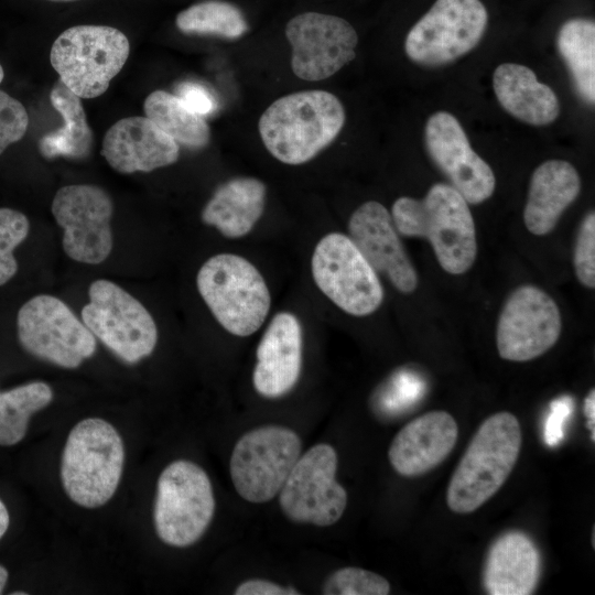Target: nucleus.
Wrapping results in <instances>:
<instances>
[{"label":"nucleus","instance_id":"nucleus-2","mask_svg":"<svg viewBox=\"0 0 595 595\" xmlns=\"http://www.w3.org/2000/svg\"><path fill=\"white\" fill-rule=\"evenodd\" d=\"M345 110L326 90H303L273 101L261 115L259 133L267 150L290 165L309 162L342 131Z\"/></svg>","mask_w":595,"mask_h":595},{"label":"nucleus","instance_id":"nucleus-20","mask_svg":"<svg viewBox=\"0 0 595 595\" xmlns=\"http://www.w3.org/2000/svg\"><path fill=\"white\" fill-rule=\"evenodd\" d=\"M302 327L295 315L277 313L257 347L252 383L260 396L275 399L294 388L302 368Z\"/></svg>","mask_w":595,"mask_h":595},{"label":"nucleus","instance_id":"nucleus-28","mask_svg":"<svg viewBox=\"0 0 595 595\" xmlns=\"http://www.w3.org/2000/svg\"><path fill=\"white\" fill-rule=\"evenodd\" d=\"M558 48L574 87L587 104L595 100V23L588 19L566 21L558 34Z\"/></svg>","mask_w":595,"mask_h":595},{"label":"nucleus","instance_id":"nucleus-3","mask_svg":"<svg viewBox=\"0 0 595 595\" xmlns=\"http://www.w3.org/2000/svg\"><path fill=\"white\" fill-rule=\"evenodd\" d=\"M521 429L510 412L488 416L474 434L450 480L446 501L456 513H470L491 498L513 469Z\"/></svg>","mask_w":595,"mask_h":595},{"label":"nucleus","instance_id":"nucleus-11","mask_svg":"<svg viewBox=\"0 0 595 595\" xmlns=\"http://www.w3.org/2000/svg\"><path fill=\"white\" fill-rule=\"evenodd\" d=\"M337 466V453L327 443L315 444L300 455L279 491V505L288 520L331 527L342 518L348 497L336 480Z\"/></svg>","mask_w":595,"mask_h":595},{"label":"nucleus","instance_id":"nucleus-42","mask_svg":"<svg viewBox=\"0 0 595 595\" xmlns=\"http://www.w3.org/2000/svg\"><path fill=\"white\" fill-rule=\"evenodd\" d=\"M3 78H4V71L0 64V83L3 80Z\"/></svg>","mask_w":595,"mask_h":595},{"label":"nucleus","instance_id":"nucleus-26","mask_svg":"<svg viewBox=\"0 0 595 595\" xmlns=\"http://www.w3.org/2000/svg\"><path fill=\"white\" fill-rule=\"evenodd\" d=\"M54 109L64 125L39 141V150L46 159L57 156L85 159L93 149L94 134L87 122L82 98L71 91L60 79L50 93Z\"/></svg>","mask_w":595,"mask_h":595},{"label":"nucleus","instance_id":"nucleus-29","mask_svg":"<svg viewBox=\"0 0 595 595\" xmlns=\"http://www.w3.org/2000/svg\"><path fill=\"white\" fill-rule=\"evenodd\" d=\"M53 400L52 388L43 381H32L0 392V445L11 446L26 434L33 413Z\"/></svg>","mask_w":595,"mask_h":595},{"label":"nucleus","instance_id":"nucleus-10","mask_svg":"<svg viewBox=\"0 0 595 595\" xmlns=\"http://www.w3.org/2000/svg\"><path fill=\"white\" fill-rule=\"evenodd\" d=\"M17 329L24 350L62 368L79 367L97 348L96 337L84 322L48 294L36 295L20 307Z\"/></svg>","mask_w":595,"mask_h":595},{"label":"nucleus","instance_id":"nucleus-7","mask_svg":"<svg viewBox=\"0 0 595 595\" xmlns=\"http://www.w3.org/2000/svg\"><path fill=\"white\" fill-rule=\"evenodd\" d=\"M215 508L210 479L199 465L176 459L161 472L153 522L162 542L175 548L194 544L208 529Z\"/></svg>","mask_w":595,"mask_h":595},{"label":"nucleus","instance_id":"nucleus-34","mask_svg":"<svg viewBox=\"0 0 595 595\" xmlns=\"http://www.w3.org/2000/svg\"><path fill=\"white\" fill-rule=\"evenodd\" d=\"M573 264L578 281L588 289L595 288V214L583 219L574 247Z\"/></svg>","mask_w":595,"mask_h":595},{"label":"nucleus","instance_id":"nucleus-33","mask_svg":"<svg viewBox=\"0 0 595 595\" xmlns=\"http://www.w3.org/2000/svg\"><path fill=\"white\" fill-rule=\"evenodd\" d=\"M425 391L423 378L414 371L402 369L393 374L380 393L378 407L387 415H396L416 404Z\"/></svg>","mask_w":595,"mask_h":595},{"label":"nucleus","instance_id":"nucleus-25","mask_svg":"<svg viewBox=\"0 0 595 595\" xmlns=\"http://www.w3.org/2000/svg\"><path fill=\"white\" fill-rule=\"evenodd\" d=\"M264 184L255 177L241 176L219 185L202 210V220L225 237L247 235L263 214Z\"/></svg>","mask_w":595,"mask_h":595},{"label":"nucleus","instance_id":"nucleus-8","mask_svg":"<svg viewBox=\"0 0 595 595\" xmlns=\"http://www.w3.org/2000/svg\"><path fill=\"white\" fill-rule=\"evenodd\" d=\"M301 453L302 441L290 428L269 424L248 431L231 452L234 488L248 502H268L279 494Z\"/></svg>","mask_w":595,"mask_h":595},{"label":"nucleus","instance_id":"nucleus-35","mask_svg":"<svg viewBox=\"0 0 595 595\" xmlns=\"http://www.w3.org/2000/svg\"><path fill=\"white\" fill-rule=\"evenodd\" d=\"M29 127L24 106L6 91L0 90V154L12 143L20 141Z\"/></svg>","mask_w":595,"mask_h":595},{"label":"nucleus","instance_id":"nucleus-18","mask_svg":"<svg viewBox=\"0 0 595 595\" xmlns=\"http://www.w3.org/2000/svg\"><path fill=\"white\" fill-rule=\"evenodd\" d=\"M349 238L371 267L401 293H412L418 274L396 229L391 214L380 203L360 205L348 221Z\"/></svg>","mask_w":595,"mask_h":595},{"label":"nucleus","instance_id":"nucleus-24","mask_svg":"<svg viewBox=\"0 0 595 595\" xmlns=\"http://www.w3.org/2000/svg\"><path fill=\"white\" fill-rule=\"evenodd\" d=\"M493 86L501 107L521 121L544 126L559 116L555 93L539 82L533 71L524 65H499L493 75Z\"/></svg>","mask_w":595,"mask_h":595},{"label":"nucleus","instance_id":"nucleus-13","mask_svg":"<svg viewBox=\"0 0 595 595\" xmlns=\"http://www.w3.org/2000/svg\"><path fill=\"white\" fill-rule=\"evenodd\" d=\"M487 19L480 0H436L409 31L404 51L421 65L451 63L478 44Z\"/></svg>","mask_w":595,"mask_h":595},{"label":"nucleus","instance_id":"nucleus-4","mask_svg":"<svg viewBox=\"0 0 595 595\" xmlns=\"http://www.w3.org/2000/svg\"><path fill=\"white\" fill-rule=\"evenodd\" d=\"M125 446L115 426L87 418L71 430L62 454L61 480L69 499L98 508L115 495L121 479Z\"/></svg>","mask_w":595,"mask_h":595},{"label":"nucleus","instance_id":"nucleus-36","mask_svg":"<svg viewBox=\"0 0 595 595\" xmlns=\"http://www.w3.org/2000/svg\"><path fill=\"white\" fill-rule=\"evenodd\" d=\"M574 411L571 396H562L550 403L543 424V440L549 447H556L565 436L567 422Z\"/></svg>","mask_w":595,"mask_h":595},{"label":"nucleus","instance_id":"nucleus-27","mask_svg":"<svg viewBox=\"0 0 595 595\" xmlns=\"http://www.w3.org/2000/svg\"><path fill=\"white\" fill-rule=\"evenodd\" d=\"M143 109L145 117L178 145L199 150L209 143L210 131L204 117L186 107L176 95L154 90L145 98Z\"/></svg>","mask_w":595,"mask_h":595},{"label":"nucleus","instance_id":"nucleus-37","mask_svg":"<svg viewBox=\"0 0 595 595\" xmlns=\"http://www.w3.org/2000/svg\"><path fill=\"white\" fill-rule=\"evenodd\" d=\"M186 107L201 116L216 111L218 104L215 96L204 85L196 82H183L176 86L175 94Z\"/></svg>","mask_w":595,"mask_h":595},{"label":"nucleus","instance_id":"nucleus-15","mask_svg":"<svg viewBox=\"0 0 595 595\" xmlns=\"http://www.w3.org/2000/svg\"><path fill=\"white\" fill-rule=\"evenodd\" d=\"M562 317L554 300L536 285L524 284L507 298L499 314L496 344L509 361L532 360L558 342Z\"/></svg>","mask_w":595,"mask_h":595},{"label":"nucleus","instance_id":"nucleus-38","mask_svg":"<svg viewBox=\"0 0 595 595\" xmlns=\"http://www.w3.org/2000/svg\"><path fill=\"white\" fill-rule=\"evenodd\" d=\"M236 595H299L296 588L278 584L263 578H250L240 583L235 592Z\"/></svg>","mask_w":595,"mask_h":595},{"label":"nucleus","instance_id":"nucleus-43","mask_svg":"<svg viewBox=\"0 0 595 595\" xmlns=\"http://www.w3.org/2000/svg\"><path fill=\"white\" fill-rule=\"evenodd\" d=\"M50 1H55V2H69V1H75V0H50Z\"/></svg>","mask_w":595,"mask_h":595},{"label":"nucleus","instance_id":"nucleus-39","mask_svg":"<svg viewBox=\"0 0 595 595\" xmlns=\"http://www.w3.org/2000/svg\"><path fill=\"white\" fill-rule=\"evenodd\" d=\"M584 413L592 441L595 440V390L592 389L584 399Z\"/></svg>","mask_w":595,"mask_h":595},{"label":"nucleus","instance_id":"nucleus-9","mask_svg":"<svg viewBox=\"0 0 595 595\" xmlns=\"http://www.w3.org/2000/svg\"><path fill=\"white\" fill-rule=\"evenodd\" d=\"M82 320L93 335L118 358L136 364L152 354L158 342L155 322L143 304L108 280L94 281Z\"/></svg>","mask_w":595,"mask_h":595},{"label":"nucleus","instance_id":"nucleus-40","mask_svg":"<svg viewBox=\"0 0 595 595\" xmlns=\"http://www.w3.org/2000/svg\"><path fill=\"white\" fill-rule=\"evenodd\" d=\"M9 523H10V516H9L8 509L4 506V504L0 500V539L7 532L9 528Z\"/></svg>","mask_w":595,"mask_h":595},{"label":"nucleus","instance_id":"nucleus-6","mask_svg":"<svg viewBox=\"0 0 595 595\" xmlns=\"http://www.w3.org/2000/svg\"><path fill=\"white\" fill-rule=\"evenodd\" d=\"M130 53L128 37L106 25H76L54 41L50 61L60 80L79 98L102 95L125 66Z\"/></svg>","mask_w":595,"mask_h":595},{"label":"nucleus","instance_id":"nucleus-32","mask_svg":"<svg viewBox=\"0 0 595 595\" xmlns=\"http://www.w3.org/2000/svg\"><path fill=\"white\" fill-rule=\"evenodd\" d=\"M28 217L12 208H0V286L9 282L18 271L14 249L29 235Z\"/></svg>","mask_w":595,"mask_h":595},{"label":"nucleus","instance_id":"nucleus-16","mask_svg":"<svg viewBox=\"0 0 595 595\" xmlns=\"http://www.w3.org/2000/svg\"><path fill=\"white\" fill-rule=\"evenodd\" d=\"M292 47L291 67L303 80L318 82L337 73L356 56L358 35L344 19L304 12L285 28Z\"/></svg>","mask_w":595,"mask_h":595},{"label":"nucleus","instance_id":"nucleus-14","mask_svg":"<svg viewBox=\"0 0 595 595\" xmlns=\"http://www.w3.org/2000/svg\"><path fill=\"white\" fill-rule=\"evenodd\" d=\"M51 210L64 231L63 249L71 259L98 264L109 257L113 205L105 190L89 184L63 186L56 192Z\"/></svg>","mask_w":595,"mask_h":595},{"label":"nucleus","instance_id":"nucleus-17","mask_svg":"<svg viewBox=\"0 0 595 595\" xmlns=\"http://www.w3.org/2000/svg\"><path fill=\"white\" fill-rule=\"evenodd\" d=\"M428 152L469 204L487 201L496 187L491 167L472 149L458 120L446 111L433 113L424 130Z\"/></svg>","mask_w":595,"mask_h":595},{"label":"nucleus","instance_id":"nucleus-23","mask_svg":"<svg viewBox=\"0 0 595 595\" xmlns=\"http://www.w3.org/2000/svg\"><path fill=\"white\" fill-rule=\"evenodd\" d=\"M581 192L576 169L563 160H548L532 173L523 210L526 228L536 236L550 234Z\"/></svg>","mask_w":595,"mask_h":595},{"label":"nucleus","instance_id":"nucleus-21","mask_svg":"<svg viewBox=\"0 0 595 595\" xmlns=\"http://www.w3.org/2000/svg\"><path fill=\"white\" fill-rule=\"evenodd\" d=\"M457 436V423L448 412H426L396 434L388 451L389 462L401 476L425 474L447 457Z\"/></svg>","mask_w":595,"mask_h":595},{"label":"nucleus","instance_id":"nucleus-31","mask_svg":"<svg viewBox=\"0 0 595 595\" xmlns=\"http://www.w3.org/2000/svg\"><path fill=\"white\" fill-rule=\"evenodd\" d=\"M389 593L390 584L383 576L354 566L334 571L322 586L324 595H387Z\"/></svg>","mask_w":595,"mask_h":595},{"label":"nucleus","instance_id":"nucleus-44","mask_svg":"<svg viewBox=\"0 0 595 595\" xmlns=\"http://www.w3.org/2000/svg\"><path fill=\"white\" fill-rule=\"evenodd\" d=\"M13 594H14V595H17V594H19V595H24V594H26V593H24V592H14Z\"/></svg>","mask_w":595,"mask_h":595},{"label":"nucleus","instance_id":"nucleus-22","mask_svg":"<svg viewBox=\"0 0 595 595\" xmlns=\"http://www.w3.org/2000/svg\"><path fill=\"white\" fill-rule=\"evenodd\" d=\"M541 556L532 539L521 531L498 537L488 550L483 585L490 595H528L536 589Z\"/></svg>","mask_w":595,"mask_h":595},{"label":"nucleus","instance_id":"nucleus-1","mask_svg":"<svg viewBox=\"0 0 595 595\" xmlns=\"http://www.w3.org/2000/svg\"><path fill=\"white\" fill-rule=\"evenodd\" d=\"M391 217L399 235L428 239L447 273L463 274L474 264V218L468 203L452 185L436 183L422 199L399 197L392 205Z\"/></svg>","mask_w":595,"mask_h":595},{"label":"nucleus","instance_id":"nucleus-30","mask_svg":"<svg viewBox=\"0 0 595 595\" xmlns=\"http://www.w3.org/2000/svg\"><path fill=\"white\" fill-rule=\"evenodd\" d=\"M177 29L186 34H213L237 39L247 31L241 11L221 0H206L181 11L175 20Z\"/></svg>","mask_w":595,"mask_h":595},{"label":"nucleus","instance_id":"nucleus-12","mask_svg":"<svg viewBox=\"0 0 595 595\" xmlns=\"http://www.w3.org/2000/svg\"><path fill=\"white\" fill-rule=\"evenodd\" d=\"M312 274L317 288L350 315H369L382 303L383 289L377 271L344 234L331 232L317 242Z\"/></svg>","mask_w":595,"mask_h":595},{"label":"nucleus","instance_id":"nucleus-19","mask_svg":"<svg viewBox=\"0 0 595 595\" xmlns=\"http://www.w3.org/2000/svg\"><path fill=\"white\" fill-rule=\"evenodd\" d=\"M101 153L119 173L151 172L175 163L180 145L149 118L118 120L106 132Z\"/></svg>","mask_w":595,"mask_h":595},{"label":"nucleus","instance_id":"nucleus-41","mask_svg":"<svg viewBox=\"0 0 595 595\" xmlns=\"http://www.w3.org/2000/svg\"><path fill=\"white\" fill-rule=\"evenodd\" d=\"M7 581H8V571L6 570V567L0 565V594L3 591V588H4L6 584H7Z\"/></svg>","mask_w":595,"mask_h":595},{"label":"nucleus","instance_id":"nucleus-5","mask_svg":"<svg viewBox=\"0 0 595 595\" xmlns=\"http://www.w3.org/2000/svg\"><path fill=\"white\" fill-rule=\"evenodd\" d=\"M196 284L214 317L232 335L256 333L269 313L268 285L258 269L240 256H213L198 270Z\"/></svg>","mask_w":595,"mask_h":595}]
</instances>
